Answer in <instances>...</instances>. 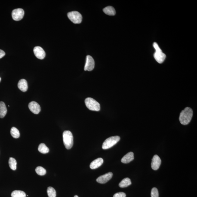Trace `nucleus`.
<instances>
[{
  "mask_svg": "<svg viewBox=\"0 0 197 197\" xmlns=\"http://www.w3.org/2000/svg\"><path fill=\"white\" fill-rule=\"evenodd\" d=\"M120 140V137L118 136H112L107 139L102 145V149H107L111 148L117 144Z\"/></svg>",
  "mask_w": 197,
  "mask_h": 197,
  "instance_id": "3",
  "label": "nucleus"
},
{
  "mask_svg": "<svg viewBox=\"0 0 197 197\" xmlns=\"http://www.w3.org/2000/svg\"><path fill=\"white\" fill-rule=\"evenodd\" d=\"M38 150L41 153L46 154L49 152V149L44 143H41L38 146Z\"/></svg>",
  "mask_w": 197,
  "mask_h": 197,
  "instance_id": "19",
  "label": "nucleus"
},
{
  "mask_svg": "<svg viewBox=\"0 0 197 197\" xmlns=\"http://www.w3.org/2000/svg\"><path fill=\"white\" fill-rule=\"evenodd\" d=\"M7 109L5 103L4 102H0V118H4L6 114Z\"/></svg>",
  "mask_w": 197,
  "mask_h": 197,
  "instance_id": "16",
  "label": "nucleus"
},
{
  "mask_svg": "<svg viewBox=\"0 0 197 197\" xmlns=\"http://www.w3.org/2000/svg\"><path fill=\"white\" fill-rule=\"evenodd\" d=\"M63 140L65 147L67 149H70L73 144V135L69 131H65L63 133Z\"/></svg>",
  "mask_w": 197,
  "mask_h": 197,
  "instance_id": "2",
  "label": "nucleus"
},
{
  "mask_svg": "<svg viewBox=\"0 0 197 197\" xmlns=\"http://www.w3.org/2000/svg\"><path fill=\"white\" fill-rule=\"evenodd\" d=\"M12 197H26V194L23 191L16 190L12 192Z\"/></svg>",
  "mask_w": 197,
  "mask_h": 197,
  "instance_id": "20",
  "label": "nucleus"
},
{
  "mask_svg": "<svg viewBox=\"0 0 197 197\" xmlns=\"http://www.w3.org/2000/svg\"><path fill=\"white\" fill-rule=\"evenodd\" d=\"M67 15L69 20L75 24H78L82 22V16L78 11L70 12L68 13Z\"/></svg>",
  "mask_w": 197,
  "mask_h": 197,
  "instance_id": "5",
  "label": "nucleus"
},
{
  "mask_svg": "<svg viewBox=\"0 0 197 197\" xmlns=\"http://www.w3.org/2000/svg\"><path fill=\"white\" fill-rule=\"evenodd\" d=\"M154 57L155 60L158 63L161 64L165 60L166 57V56L162 52H155V53H154Z\"/></svg>",
  "mask_w": 197,
  "mask_h": 197,
  "instance_id": "12",
  "label": "nucleus"
},
{
  "mask_svg": "<svg viewBox=\"0 0 197 197\" xmlns=\"http://www.w3.org/2000/svg\"><path fill=\"white\" fill-rule=\"evenodd\" d=\"M161 160L158 155H154L152 158L151 167L153 169L156 171L160 168L161 164Z\"/></svg>",
  "mask_w": 197,
  "mask_h": 197,
  "instance_id": "11",
  "label": "nucleus"
},
{
  "mask_svg": "<svg viewBox=\"0 0 197 197\" xmlns=\"http://www.w3.org/2000/svg\"><path fill=\"white\" fill-rule=\"evenodd\" d=\"M131 184V180L129 178H125L121 181L119 186L121 188H125L130 186Z\"/></svg>",
  "mask_w": 197,
  "mask_h": 197,
  "instance_id": "18",
  "label": "nucleus"
},
{
  "mask_svg": "<svg viewBox=\"0 0 197 197\" xmlns=\"http://www.w3.org/2000/svg\"><path fill=\"white\" fill-rule=\"evenodd\" d=\"M94 67L95 61L94 59L91 56H87L85 67L84 68V70L90 71L94 69Z\"/></svg>",
  "mask_w": 197,
  "mask_h": 197,
  "instance_id": "7",
  "label": "nucleus"
},
{
  "mask_svg": "<svg viewBox=\"0 0 197 197\" xmlns=\"http://www.w3.org/2000/svg\"><path fill=\"white\" fill-rule=\"evenodd\" d=\"M74 197H78V196H77V195H75V196H74Z\"/></svg>",
  "mask_w": 197,
  "mask_h": 197,
  "instance_id": "29",
  "label": "nucleus"
},
{
  "mask_svg": "<svg viewBox=\"0 0 197 197\" xmlns=\"http://www.w3.org/2000/svg\"><path fill=\"white\" fill-rule=\"evenodd\" d=\"M30 110L32 113L37 114L41 111V107L35 101L30 102L28 105Z\"/></svg>",
  "mask_w": 197,
  "mask_h": 197,
  "instance_id": "10",
  "label": "nucleus"
},
{
  "mask_svg": "<svg viewBox=\"0 0 197 197\" xmlns=\"http://www.w3.org/2000/svg\"><path fill=\"white\" fill-rule=\"evenodd\" d=\"M10 133L12 136L15 138H18L20 137V132L15 127H12Z\"/></svg>",
  "mask_w": 197,
  "mask_h": 197,
  "instance_id": "22",
  "label": "nucleus"
},
{
  "mask_svg": "<svg viewBox=\"0 0 197 197\" xmlns=\"http://www.w3.org/2000/svg\"><path fill=\"white\" fill-rule=\"evenodd\" d=\"M86 106L90 110L98 112L100 110V105L98 102L91 97H88L85 99Z\"/></svg>",
  "mask_w": 197,
  "mask_h": 197,
  "instance_id": "4",
  "label": "nucleus"
},
{
  "mask_svg": "<svg viewBox=\"0 0 197 197\" xmlns=\"http://www.w3.org/2000/svg\"><path fill=\"white\" fill-rule=\"evenodd\" d=\"M49 197H56V191L54 188L49 186L47 190Z\"/></svg>",
  "mask_w": 197,
  "mask_h": 197,
  "instance_id": "23",
  "label": "nucleus"
},
{
  "mask_svg": "<svg viewBox=\"0 0 197 197\" xmlns=\"http://www.w3.org/2000/svg\"><path fill=\"white\" fill-rule=\"evenodd\" d=\"M1 81V78H0V81Z\"/></svg>",
  "mask_w": 197,
  "mask_h": 197,
  "instance_id": "30",
  "label": "nucleus"
},
{
  "mask_svg": "<svg viewBox=\"0 0 197 197\" xmlns=\"http://www.w3.org/2000/svg\"><path fill=\"white\" fill-rule=\"evenodd\" d=\"M134 154L132 152H130L126 155L121 159V162L124 164H127L134 159Z\"/></svg>",
  "mask_w": 197,
  "mask_h": 197,
  "instance_id": "13",
  "label": "nucleus"
},
{
  "mask_svg": "<svg viewBox=\"0 0 197 197\" xmlns=\"http://www.w3.org/2000/svg\"><path fill=\"white\" fill-rule=\"evenodd\" d=\"M9 165L10 168L13 171H15L17 169V161L15 158L10 157L8 161Z\"/></svg>",
  "mask_w": 197,
  "mask_h": 197,
  "instance_id": "21",
  "label": "nucleus"
},
{
  "mask_svg": "<svg viewBox=\"0 0 197 197\" xmlns=\"http://www.w3.org/2000/svg\"><path fill=\"white\" fill-rule=\"evenodd\" d=\"M153 46L155 48L156 52H162L158 44L156 42H154L153 44Z\"/></svg>",
  "mask_w": 197,
  "mask_h": 197,
  "instance_id": "27",
  "label": "nucleus"
},
{
  "mask_svg": "<svg viewBox=\"0 0 197 197\" xmlns=\"http://www.w3.org/2000/svg\"><path fill=\"white\" fill-rule=\"evenodd\" d=\"M103 163V160L101 158H99L94 160L90 165V168L91 169H96L102 165Z\"/></svg>",
  "mask_w": 197,
  "mask_h": 197,
  "instance_id": "14",
  "label": "nucleus"
},
{
  "mask_svg": "<svg viewBox=\"0 0 197 197\" xmlns=\"http://www.w3.org/2000/svg\"><path fill=\"white\" fill-rule=\"evenodd\" d=\"M151 197H159V193L157 189L153 188L151 191Z\"/></svg>",
  "mask_w": 197,
  "mask_h": 197,
  "instance_id": "25",
  "label": "nucleus"
},
{
  "mask_svg": "<svg viewBox=\"0 0 197 197\" xmlns=\"http://www.w3.org/2000/svg\"><path fill=\"white\" fill-rule=\"evenodd\" d=\"M24 15V10L22 8L16 9L13 10L12 12V18L16 21H19L22 20Z\"/></svg>",
  "mask_w": 197,
  "mask_h": 197,
  "instance_id": "6",
  "label": "nucleus"
},
{
  "mask_svg": "<svg viewBox=\"0 0 197 197\" xmlns=\"http://www.w3.org/2000/svg\"><path fill=\"white\" fill-rule=\"evenodd\" d=\"M113 173L109 172L103 175L99 176L97 179V183L100 184H105L112 178Z\"/></svg>",
  "mask_w": 197,
  "mask_h": 197,
  "instance_id": "8",
  "label": "nucleus"
},
{
  "mask_svg": "<svg viewBox=\"0 0 197 197\" xmlns=\"http://www.w3.org/2000/svg\"><path fill=\"white\" fill-rule=\"evenodd\" d=\"M18 87L19 89L23 92H25L27 91L28 85L26 80L24 79L20 80L18 84Z\"/></svg>",
  "mask_w": 197,
  "mask_h": 197,
  "instance_id": "15",
  "label": "nucleus"
},
{
  "mask_svg": "<svg viewBox=\"0 0 197 197\" xmlns=\"http://www.w3.org/2000/svg\"><path fill=\"white\" fill-rule=\"evenodd\" d=\"M103 11L105 14L109 16H113L116 14L115 8L110 6L105 7L103 9Z\"/></svg>",
  "mask_w": 197,
  "mask_h": 197,
  "instance_id": "17",
  "label": "nucleus"
},
{
  "mask_svg": "<svg viewBox=\"0 0 197 197\" xmlns=\"http://www.w3.org/2000/svg\"><path fill=\"white\" fill-rule=\"evenodd\" d=\"M193 110L190 107H187L182 111L180 114L179 120L183 125L189 124L193 116Z\"/></svg>",
  "mask_w": 197,
  "mask_h": 197,
  "instance_id": "1",
  "label": "nucleus"
},
{
  "mask_svg": "<svg viewBox=\"0 0 197 197\" xmlns=\"http://www.w3.org/2000/svg\"><path fill=\"white\" fill-rule=\"evenodd\" d=\"M35 172L38 175L40 176H44L47 173L46 170L42 167L39 166L35 169Z\"/></svg>",
  "mask_w": 197,
  "mask_h": 197,
  "instance_id": "24",
  "label": "nucleus"
},
{
  "mask_svg": "<svg viewBox=\"0 0 197 197\" xmlns=\"http://www.w3.org/2000/svg\"><path fill=\"white\" fill-rule=\"evenodd\" d=\"M33 51L35 56L38 59L42 60L45 57V52L40 47L37 46L35 47Z\"/></svg>",
  "mask_w": 197,
  "mask_h": 197,
  "instance_id": "9",
  "label": "nucleus"
},
{
  "mask_svg": "<svg viewBox=\"0 0 197 197\" xmlns=\"http://www.w3.org/2000/svg\"><path fill=\"white\" fill-rule=\"evenodd\" d=\"M126 194L123 192H118L115 194L113 196V197H126Z\"/></svg>",
  "mask_w": 197,
  "mask_h": 197,
  "instance_id": "26",
  "label": "nucleus"
},
{
  "mask_svg": "<svg viewBox=\"0 0 197 197\" xmlns=\"http://www.w3.org/2000/svg\"><path fill=\"white\" fill-rule=\"evenodd\" d=\"M5 55V53L3 50L0 49V59L2 58Z\"/></svg>",
  "mask_w": 197,
  "mask_h": 197,
  "instance_id": "28",
  "label": "nucleus"
}]
</instances>
